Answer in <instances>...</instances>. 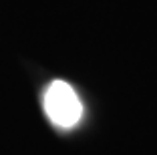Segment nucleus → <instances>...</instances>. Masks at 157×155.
Returning a JSON list of instances; mask_svg holds the SVG:
<instances>
[{
    "label": "nucleus",
    "mask_w": 157,
    "mask_h": 155,
    "mask_svg": "<svg viewBox=\"0 0 157 155\" xmlns=\"http://www.w3.org/2000/svg\"><path fill=\"white\" fill-rule=\"evenodd\" d=\"M44 113L59 129H73L83 117V103L67 81H52L44 91Z\"/></svg>",
    "instance_id": "nucleus-1"
}]
</instances>
